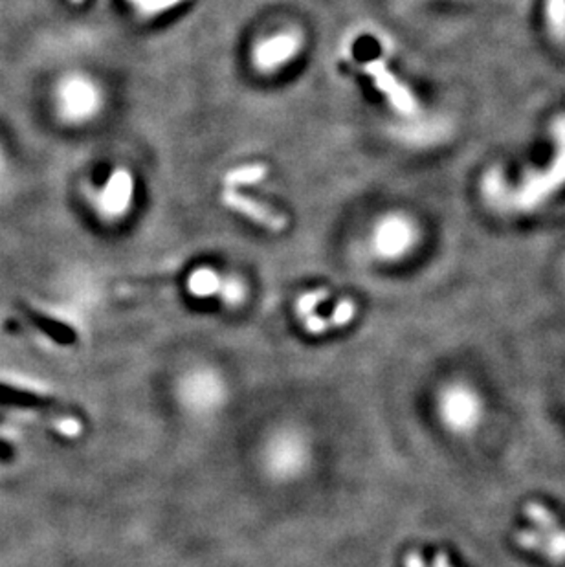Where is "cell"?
<instances>
[{
    "label": "cell",
    "instance_id": "cell-1",
    "mask_svg": "<svg viewBox=\"0 0 565 567\" xmlns=\"http://www.w3.org/2000/svg\"><path fill=\"white\" fill-rule=\"evenodd\" d=\"M552 136L556 140V154L547 170L533 171L523 177L521 184L514 189L507 182L491 173L482 180V195L492 205L503 210L533 212L549 200L560 188L565 186V114L558 116L552 124Z\"/></svg>",
    "mask_w": 565,
    "mask_h": 567
},
{
    "label": "cell",
    "instance_id": "cell-2",
    "mask_svg": "<svg viewBox=\"0 0 565 567\" xmlns=\"http://www.w3.org/2000/svg\"><path fill=\"white\" fill-rule=\"evenodd\" d=\"M419 240L417 226L400 215H389L375 230V250L386 259H396L412 252Z\"/></svg>",
    "mask_w": 565,
    "mask_h": 567
},
{
    "label": "cell",
    "instance_id": "cell-3",
    "mask_svg": "<svg viewBox=\"0 0 565 567\" xmlns=\"http://www.w3.org/2000/svg\"><path fill=\"white\" fill-rule=\"evenodd\" d=\"M363 70L375 79V87L384 92L389 100V103L402 114L412 116L417 112V101L412 96V92L404 87L400 81L387 70L386 63L382 59H375L363 65Z\"/></svg>",
    "mask_w": 565,
    "mask_h": 567
},
{
    "label": "cell",
    "instance_id": "cell-4",
    "mask_svg": "<svg viewBox=\"0 0 565 567\" xmlns=\"http://www.w3.org/2000/svg\"><path fill=\"white\" fill-rule=\"evenodd\" d=\"M221 200H222V205L228 206L230 210L248 217L250 221L272 230V231H281V230L287 228V219L285 217L275 214L270 208H266L265 205H259V202L252 200L250 196L237 193L231 188L222 191Z\"/></svg>",
    "mask_w": 565,
    "mask_h": 567
},
{
    "label": "cell",
    "instance_id": "cell-5",
    "mask_svg": "<svg viewBox=\"0 0 565 567\" xmlns=\"http://www.w3.org/2000/svg\"><path fill=\"white\" fill-rule=\"evenodd\" d=\"M133 175L127 170H116L103 191L101 208L109 217H119L129 210L133 198Z\"/></svg>",
    "mask_w": 565,
    "mask_h": 567
},
{
    "label": "cell",
    "instance_id": "cell-6",
    "mask_svg": "<svg viewBox=\"0 0 565 567\" xmlns=\"http://www.w3.org/2000/svg\"><path fill=\"white\" fill-rule=\"evenodd\" d=\"M300 37L294 33H282L268 39L256 50V65L261 70H272L287 63L300 50Z\"/></svg>",
    "mask_w": 565,
    "mask_h": 567
},
{
    "label": "cell",
    "instance_id": "cell-7",
    "mask_svg": "<svg viewBox=\"0 0 565 567\" xmlns=\"http://www.w3.org/2000/svg\"><path fill=\"white\" fill-rule=\"evenodd\" d=\"M525 516H527L538 531L551 542L554 549V560H565V531L560 528L554 514L543 505L531 502L525 505Z\"/></svg>",
    "mask_w": 565,
    "mask_h": 567
},
{
    "label": "cell",
    "instance_id": "cell-8",
    "mask_svg": "<svg viewBox=\"0 0 565 567\" xmlns=\"http://www.w3.org/2000/svg\"><path fill=\"white\" fill-rule=\"evenodd\" d=\"M0 406H17V408H52L54 400L48 397H40L33 391L13 388L8 384H0Z\"/></svg>",
    "mask_w": 565,
    "mask_h": 567
},
{
    "label": "cell",
    "instance_id": "cell-9",
    "mask_svg": "<svg viewBox=\"0 0 565 567\" xmlns=\"http://www.w3.org/2000/svg\"><path fill=\"white\" fill-rule=\"evenodd\" d=\"M187 287H189L191 294H195L198 298H204V296H212V294L219 292L222 287V283L213 270L198 268L196 272L191 274V277L187 281Z\"/></svg>",
    "mask_w": 565,
    "mask_h": 567
},
{
    "label": "cell",
    "instance_id": "cell-10",
    "mask_svg": "<svg viewBox=\"0 0 565 567\" xmlns=\"http://www.w3.org/2000/svg\"><path fill=\"white\" fill-rule=\"evenodd\" d=\"M268 173V168L263 164H252V166H242L237 170H231L226 177L224 182L228 188H235V186H245V184H256L259 180H263Z\"/></svg>",
    "mask_w": 565,
    "mask_h": 567
},
{
    "label": "cell",
    "instance_id": "cell-11",
    "mask_svg": "<svg viewBox=\"0 0 565 567\" xmlns=\"http://www.w3.org/2000/svg\"><path fill=\"white\" fill-rule=\"evenodd\" d=\"M545 19L549 33L556 40H565V0H547Z\"/></svg>",
    "mask_w": 565,
    "mask_h": 567
},
{
    "label": "cell",
    "instance_id": "cell-12",
    "mask_svg": "<svg viewBox=\"0 0 565 567\" xmlns=\"http://www.w3.org/2000/svg\"><path fill=\"white\" fill-rule=\"evenodd\" d=\"M516 542L525 549L547 554L551 560H554V549H552L551 542L542 533H536L531 529H521L516 533Z\"/></svg>",
    "mask_w": 565,
    "mask_h": 567
},
{
    "label": "cell",
    "instance_id": "cell-13",
    "mask_svg": "<svg viewBox=\"0 0 565 567\" xmlns=\"http://www.w3.org/2000/svg\"><path fill=\"white\" fill-rule=\"evenodd\" d=\"M31 319H33V323H35V326H37L40 331H45L48 336H52L54 340H57V342H61V344H70V342L74 340L72 331H70L68 327L61 326V323L54 321V319H48V318H43V316H37V314H33Z\"/></svg>",
    "mask_w": 565,
    "mask_h": 567
},
{
    "label": "cell",
    "instance_id": "cell-14",
    "mask_svg": "<svg viewBox=\"0 0 565 567\" xmlns=\"http://www.w3.org/2000/svg\"><path fill=\"white\" fill-rule=\"evenodd\" d=\"M180 3L182 0H142L138 8H140V13H143V15H154L160 12H166Z\"/></svg>",
    "mask_w": 565,
    "mask_h": 567
},
{
    "label": "cell",
    "instance_id": "cell-15",
    "mask_svg": "<svg viewBox=\"0 0 565 567\" xmlns=\"http://www.w3.org/2000/svg\"><path fill=\"white\" fill-rule=\"evenodd\" d=\"M354 312H356L354 303L351 300H343L335 309V312H333V316L329 319V326H345V323L354 316Z\"/></svg>",
    "mask_w": 565,
    "mask_h": 567
},
{
    "label": "cell",
    "instance_id": "cell-16",
    "mask_svg": "<svg viewBox=\"0 0 565 567\" xmlns=\"http://www.w3.org/2000/svg\"><path fill=\"white\" fill-rule=\"evenodd\" d=\"M327 296H329L327 291L310 292V294H307V296H303V298L300 300L298 309H300V312H301L303 316H312V312H314V309L317 307V303L323 301V300H327Z\"/></svg>",
    "mask_w": 565,
    "mask_h": 567
},
{
    "label": "cell",
    "instance_id": "cell-17",
    "mask_svg": "<svg viewBox=\"0 0 565 567\" xmlns=\"http://www.w3.org/2000/svg\"><path fill=\"white\" fill-rule=\"evenodd\" d=\"M221 291H222V292H224V296H226L230 301H233V303H235V301H239V300L242 298V289H240L239 283H237V281H233V279H231V281H228L224 287H221Z\"/></svg>",
    "mask_w": 565,
    "mask_h": 567
},
{
    "label": "cell",
    "instance_id": "cell-18",
    "mask_svg": "<svg viewBox=\"0 0 565 567\" xmlns=\"http://www.w3.org/2000/svg\"><path fill=\"white\" fill-rule=\"evenodd\" d=\"M327 327H329L327 319H323L319 316H309L307 318V329L310 333H321V331H326Z\"/></svg>",
    "mask_w": 565,
    "mask_h": 567
},
{
    "label": "cell",
    "instance_id": "cell-19",
    "mask_svg": "<svg viewBox=\"0 0 565 567\" xmlns=\"http://www.w3.org/2000/svg\"><path fill=\"white\" fill-rule=\"evenodd\" d=\"M406 567H428V565L424 563V558L421 553H410L406 556Z\"/></svg>",
    "mask_w": 565,
    "mask_h": 567
},
{
    "label": "cell",
    "instance_id": "cell-20",
    "mask_svg": "<svg viewBox=\"0 0 565 567\" xmlns=\"http://www.w3.org/2000/svg\"><path fill=\"white\" fill-rule=\"evenodd\" d=\"M431 567H452L448 562V554L447 553H437L433 558V565Z\"/></svg>",
    "mask_w": 565,
    "mask_h": 567
},
{
    "label": "cell",
    "instance_id": "cell-21",
    "mask_svg": "<svg viewBox=\"0 0 565 567\" xmlns=\"http://www.w3.org/2000/svg\"><path fill=\"white\" fill-rule=\"evenodd\" d=\"M131 3H135V4H140V3H142V0H131Z\"/></svg>",
    "mask_w": 565,
    "mask_h": 567
},
{
    "label": "cell",
    "instance_id": "cell-22",
    "mask_svg": "<svg viewBox=\"0 0 565 567\" xmlns=\"http://www.w3.org/2000/svg\"><path fill=\"white\" fill-rule=\"evenodd\" d=\"M72 3H81V0H72Z\"/></svg>",
    "mask_w": 565,
    "mask_h": 567
}]
</instances>
